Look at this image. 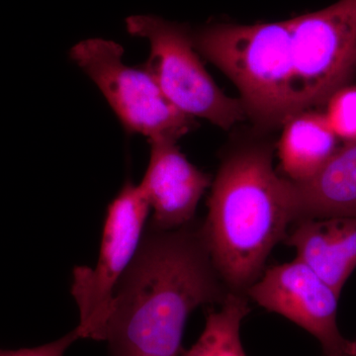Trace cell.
Returning <instances> with one entry per match:
<instances>
[{
	"instance_id": "cell-6",
	"label": "cell",
	"mask_w": 356,
	"mask_h": 356,
	"mask_svg": "<svg viewBox=\"0 0 356 356\" xmlns=\"http://www.w3.org/2000/svg\"><path fill=\"white\" fill-rule=\"evenodd\" d=\"M149 209L139 184H125L107 208L95 268H74L72 295L79 307L81 339L104 341L115 290L139 250Z\"/></svg>"
},
{
	"instance_id": "cell-4",
	"label": "cell",
	"mask_w": 356,
	"mask_h": 356,
	"mask_svg": "<svg viewBox=\"0 0 356 356\" xmlns=\"http://www.w3.org/2000/svg\"><path fill=\"white\" fill-rule=\"evenodd\" d=\"M126 29L149 42V57L144 67L181 113L225 130L245 118L242 100L229 97L218 88L182 26L156 16L134 15L126 20Z\"/></svg>"
},
{
	"instance_id": "cell-7",
	"label": "cell",
	"mask_w": 356,
	"mask_h": 356,
	"mask_svg": "<svg viewBox=\"0 0 356 356\" xmlns=\"http://www.w3.org/2000/svg\"><path fill=\"white\" fill-rule=\"evenodd\" d=\"M300 110L325 104L356 76V0L289 20Z\"/></svg>"
},
{
	"instance_id": "cell-14",
	"label": "cell",
	"mask_w": 356,
	"mask_h": 356,
	"mask_svg": "<svg viewBox=\"0 0 356 356\" xmlns=\"http://www.w3.org/2000/svg\"><path fill=\"white\" fill-rule=\"evenodd\" d=\"M324 113L330 127L343 144L356 142V86L348 84L325 102Z\"/></svg>"
},
{
	"instance_id": "cell-1",
	"label": "cell",
	"mask_w": 356,
	"mask_h": 356,
	"mask_svg": "<svg viewBox=\"0 0 356 356\" xmlns=\"http://www.w3.org/2000/svg\"><path fill=\"white\" fill-rule=\"evenodd\" d=\"M222 284L202 229H149L115 290L104 339L111 356H181L189 316L222 302Z\"/></svg>"
},
{
	"instance_id": "cell-9",
	"label": "cell",
	"mask_w": 356,
	"mask_h": 356,
	"mask_svg": "<svg viewBox=\"0 0 356 356\" xmlns=\"http://www.w3.org/2000/svg\"><path fill=\"white\" fill-rule=\"evenodd\" d=\"M210 184L209 175L192 165L177 142H151L149 165L139 184L153 209L151 229L170 231L191 224Z\"/></svg>"
},
{
	"instance_id": "cell-3",
	"label": "cell",
	"mask_w": 356,
	"mask_h": 356,
	"mask_svg": "<svg viewBox=\"0 0 356 356\" xmlns=\"http://www.w3.org/2000/svg\"><path fill=\"white\" fill-rule=\"evenodd\" d=\"M192 41L198 53L235 83L248 114L259 123L282 125L301 111L289 20L211 25L192 35Z\"/></svg>"
},
{
	"instance_id": "cell-5",
	"label": "cell",
	"mask_w": 356,
	"mask_h": 356,
	"mask_svg": "<svg viewBox=\"0 0 356 356\" xmlns=\"http://www.w3.org/2000/svg\"><path fill=\"white\" fill-rule=\"evenodd\" d=\"M124 49L110 40L91 38L74 44L70 57L102 91L128 132L149 142L175 140L195 125L166 98L151 72L143 65L130 67Z\"/></svg>"
},
{
	"instance_id": "cell-2",
	"label": "cell",
	"mask_w": 356,
	"mask_h": 356,
	"mask_svg": "<svg viewBox=\"0 0 356 356\" xmlns=\"http://www.w3.org/2000/svg\"><path fill=\"white\" fill-rule=\"evenodd\" d=\"M202 228L211 259L233 292H247L292 222L288 179L266 147L238 149L222 161Z\"/></svg>"
},
{
	"instance_id": "cell-12",
	"label": "cell",
	"mask_w": 356,
	"mask_h": 356,
	"mask_svg": "<svg viewBox=\"0 0 356 356\" xmlns=\"http://www.w3.org/2000/svg\"><path fill=\"white\" fill-rule=\"evenodd\" d=\"M282 125L278 156L281 168L293 182L314 177L339 149V140L324 113L303 110Z\"/></svg>"
},
{
	"instance_id": "cell-10",
	"label": "cell",
	"mask_w": 356,
	"mask_h": 356,
	"mask_svg": "<svg viewBox=\"0 0 356 356\" xmlns=\"http://www.w3.org/2000/svg\"><path fill=\"white\" fill-rule=\"evenodd\" d=\"M285 240L297 259L341 295L356 268V217L300 220Z\"/></svg>"
},
{
	"instance_id": "cell-15",
	"label": "cell",
	"mask_w": 356,
	"mask_h": 356,
	"mask_svg": "<svg viewBox=\"0 0 356 356\" xmlns=\"http://www.w3.org/2000/svg\"><path fill=\"white\" fill-rule=\"evenodd\" d=\"M79 339L81 337L74 329L57 341L37 348H21L16 350L0 348V356H64L70 346Z\"/></svg>"
},
{
	"instance_id": "cell-13",
	"label": "cell",
	"mask_w": 356,
	"mask_h": 356,
	"mask_svg": "<svg viewBox=\"0 0 356 356\" xmlns=\"http://www.w3.org/2000/svg\"><path fill=\"white\" fill-rule=\"evenodd\" d=\"M250 311L243 293L229 292L221 309L208 314L198 341L181 356H248L241 339V327Z\"/></svg>"
},
{
	"instance_id": "cell-11",
	"label": "cell",
	"mask_w": 356,
	"mask_h": 356,
	"mask_svg": "<svg viewBox=\"0 0 356 356\" xmlns=\"http://www.w3.org/2000/svg\"><path fill=\"white\" fill-rule=\"evenodd\" d=\"M293 222L356 217V142L343 144L314 177L288 179Z\"/></svg>"
},
{
	"instance_id": "cell-8",
	"label": "cell",
	"mask_w": 356,
	"mask_h": 356,
	"mask_svg": "<svg viewBox=\"0 0 356 356\" xmlns=\"http://www.w3.org/2000/svg\"><path fill=\"white\" fill-rule=\"evenodd\" d=\"M247 294L310 332L325 356H356V343L344 337L337 325L339 294L300 259L267 269Z\"/></svg>"
}]
</instances>
